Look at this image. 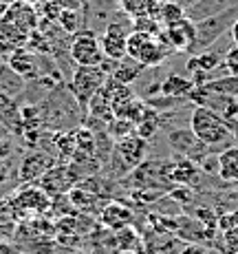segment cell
Segmentation results:
<instances>
[{"instance_id": "6da1fadb", "label": "cell", "mask_w": 238, "mask_h": 254, "mask_svg": "<svg viewBox=\"0 0 238 254\" xmlns=\"http://www.w3.org/2000/svg\"><path fill=\"white\" fill-rule=\"evenodd\" d=\"M42 113V128L51 133L62 130H75L82 126V120L86 117V111L77 104V100L71 95L66 84H57L47 95V100L40 104Z\"/></svg>"}, {"instance_id": "7a4b0ae2", "label": "cell", "mask_w": 238, "mask_h": 254, "mask_svg": "<svg viewBox=\"0 0 238 254\" xmlns=\"http://www.w3.org/2000/svg\"><path fill=\"white\" fill-rule=\"evenodd\" d=\"M126 49H128V58L137 60L145 69L163 64L174 53V49L166 42L163 33L161 36H150V33H143V31H130Z\"/></svg>"}, {"instance_id": "3957f363", "label": "cell", "mask_w": 238, "mask_h": 254, "mask_svg": "<svg viewBox=\"0 0 238 254\" xmlns=\"http://www.w3.org/2000/svg\"><path fill=\"white\" fill-rule=\"evenodd\" d=\"M190 130L198 137V141H203L210 148L225 146L232 139L227 122L205 106H194V111L190 113Z\"/></svg>"}, {"instance_id": "277c9868", "label": "cell", "mask_w": 238, "mask_h": 254, "mask_svg": "<svg viewBox=\"0 0 238 254\" xmlns=\"http://www.w3.org/2000/svg\"><path fill=\"white\" fill-rule=\"evenodd\" d=\"M108 73L99 66H75V71L71 73V80L64 82L66 89L71 91V95L77 100V104L86 111L89 102L93 100L95 93H99L104 89Z\"/></svg>"}, {"instance_id": "5b68a950", "label": "cell", "mask_w": 238, "mask_h": 254, "mask_svg": "<svg viewBox=\"0 0 238 254\" xmlns=\"http://www.w3.org/2000/svg\"><path fill=\"white\" fill-rule=\"evenodd\" d=\"M69 56L75 62V66H99L106 60L99 45V36L95 33V29L86 27L73 36L69 45Z\"/></svg>"}, {"instance_id": "8992f818", "label": "cell", "mask_w": 238, "mask_h": 254, "mask_svg": "<svg viewBox=\"0 0 238 254\" xmlns=\"http://www.w3.org/2000/svg\"><path fill=\"white\" fill-rule=\"evenodd\" d=\"M55 157L51 153L42 148H33V150H27L22 155L20 164H18V184L24 186V184H36L40 177H45L48 170L53 166H57Z\"/></svg>"}, {"instance_id": "52a82bcc", "label": "cell", "mask_w": 238, "mask_h": 254, "mask_svg": "<svg viewBox=\"0 0 238 254\" xmlns=\"http://www.w3.org/2000/svg\"><path fill=\"white\" fill-rule=\"evenodd\" d=\"M168 144L179 157H186L194 164H201L203 159L210 155V146H205L203 141L192 133L190 128H172L168 133Z\"/></svg>"}, {"instance_id": "ba28073f", "label": "cell", "mask_w": 238, "mask_h": 254, "mask_svg": "<svg viewBox=\"0 0 238 254\" xmlns=\"http://www.w3.org/2000/svg\"><path fill=\"white\" fill-rule=\"evenodd\" d=\"M230 11L221 13V16H210L196 24V42H194V47H192L194 51L196 53L207 51V49L212 47V42H214L216 38H221V33L225 31V29H232V24L236 20H230V18L234 16L238 9H234V13H230Z\"/></svg>"}, {"instance_id": "9c48e42d", "label": "cell", "mask_w": 238, "mask_h": 254, "mask_svg": "<svg viewBox=\"0 0 238 254\" xmlns=\"http://www.w3.org/2000/svg\"><path fill=\"white\" fill-rule=\"evenodd\" d=\"M36 184L40 186L51 199H55V197H64V194H69V190L77 184V177L73 175L69 164H57L48 170L45 177L38 179Z\"/></svg>"}, {"instance_id": "30bf717a", "label": "cell", "mask_w": 238, "mask_h": 254, "mask_svg": "<svg viewBox=\"0 0 238 254\" xmlns=\"http://www.w3.org/2000/svg\"><path fill=\"white\" fill-rule=\"evenodd\" d=\"M128 27H124V24L119 22H108L104 29V33L99 36V45H101V51H104V58L106 60H124L126 56H128V33L126 31Z\"/></svg>"}, {"instance_id": "8fae6325", "label": "cell", "mask_w": 238, "mask_h": 254, "mask_svg": "<svg viewBox=\"0 0 238 254\" xmlns=\"http://www.w3.org/2000/svg\"><path fill=\"white\" fill-rule=\"evenodd\" d=\"M11 201L16 212H45L47 206H51V197L38 184L20 186V190L11 194Z\"/></svg>"}, {"instance_id": "7c38bea8", "label": "cell", "mask_w": 238, "mask_h": 254, "mask_svg": "<svg viewBox=\"0 0 238 254\" xmlns=\"http://www.w3.org/2000/svg\"><path fill=\"white\" fill-rule=\"evenodd\" d=\"M40 58L38 53H33L31 49L22 47V49H16L13 53L7 56V66L11 69L16 75H20L24 82H33L38 77H42V69L38 66Z\"/></svg>"}, {"instance_id": "4fadbf2b", "label": "cell", "mask_w": 238, "mask_h": 254, "mask_svg": "<svg viewBox=\"0 0 238 254\" xmlns=\"http://www.w3.org/2000/svg\"><path fill=\"white\" fill-rule=\"evenodd\" d=\"M163 38L174 51H192L194 42H196V22L190 18H183V20L163 29Z\"/></svg>"}, {"instance_id": "5bb4252c", "label": "cell", "mask_w": 238, "mask_h": 254, "mask_svg": "<svg viewBox=\"0 0 238 254\" xmlns=\"http://www.w3.org/2000/svg\"><path fill=\"white\" fill-rule=\"evenodd\" d=\"M117 9L128 20L137 18H159L161 2L159 0H117Z\"/></svg>"}, {"instance_id": "9a60e30c", "label": "cell", "mask_w": 238, "mask_h": 254, "mask_svg": "<svg viewBox=\"0 0 238 254\" xmlns=\"http://www.w3.org/2000/svg\"><path fill=\"white\" fill-rule=\"evenodd\" d=\"M99 221L104 223L106 228H110V230H121V228L130 226V221H133V210L128 206H124V203L110 201L101 208Z\"/></svg>"}, {"instance_id": "2e32d148", "label": "cell", "mask_w": 238, "mask_h": 254, "mask_svg": "<svg viewBox=\"0 0 238 254\" xmlns=\"http://www.w3.org/2000/svg\"><path fill=\"white\" fill-rule=\"evenodd\" d=\"M4 20L13 22L16 27H20L22 31L31 33L36 31V24H38V11H33L31 4H24V2H9V11Z\"/></svg>"}, {"instance_id": "e0dca14e", "label": "cell", "mask_w": 238, "mask_h": 254, "mask_svg": "<svg viewBox=\"0 0 238 254\" xmlns=\"http://www.w3.org/2000/svg\"><path fill=\"white\" fill-rule=\"evenodd\" d=\"M218 177L225 184H238V144L221 150V155H218Z\"/></svg>"}, {"instance_id": "ac0fdd59", "label": "cell", "mask_w": 238, "mask_h": 254, "mask_svg": "<svg viewBox=\"0 0 238 254\" xmlns=\"http://www.w3.org/2000/svg\"><path fill=\"white\" fill-rule=\"evenodd\" d=\"M194 91V82L190 77L170 73L166 80H161V95L177 97V100H188V95Z\"/></svg>"}, {"instance_id": "d6986e66", "label": "cell", "mask_w": 238, "mask_h": 254, "mask_svg": "<svg viewBox=\"0 0 238 254\" xmlns=\"http://www.w3.org/2000/svg\"><path fill=\"white\" fill-rule=\"evenodd\" d=\"M145 66L143 64H139L137 60H133V58H128L126 56L124 60H119V62H115V69L110 71V77L113 80H117L121 82V84H133V82H137L139 80V75L143 73Z\"/></svg>"}, {"instance_id": "ffe728a7", "label": "cell", "mask_w": 238, "mask_h": 254, "mask_svg": "<svg viewBox=\"0 0 238 254\" xmlns=\"http://www.w3.org/2000/svg\"><path fill=\"white\" fill-rule=\"evenodd\" d=\"M86 9H62L60 18H57V27L66 33V36H75L77 31L86 29Z\"/></svg>"}, {"instance_id": "44dd1931", "label": "cell", "mask_w": 238, "mask_h": 254, "mask_svg": "<svg viewBox=\"0 0 238 254\" xmlns=\"http://www.w3.org/2000/svg\"><path fill=\"white\" fill-rule=\"evenodd\" d=\"M223 58L218 51H201L196 53V56H192L190 60H188V71H203V73H212L216 71L218 66L223 64Z\"/></svg>"}, {"instance_id": "7402d4cb", "label": "cell", "mask_w": 238, "mask_h": 254, "mask_svg": "<svg viewBox=\"0 0 238 254\" xmlns=\"http://www.w3.org/2000/svg\"><path fill=\"white\" fill-rule=\"evenodd\" d=\"M86 113L91 117H95V120L104 122V124H110V122L115 120V111H113V106H110V100L106 97L104 91L95 93L93 100H91L89 106H86Z\"/></svg>"}, {"instance_id": "603a6c76", "label": "cell", "mask_w": 238, "mask_h": 254, "mask_svg": "<svg viewBox=\"0 0 238 254\" xmlns=\"http://www.w3.org/2000/svg\"><path fill=\"white\" fill-rule=\"evenodd\" d=\"M174 234H179L181 239H186V241H190V243H196V241H201V239L210 237L205 228H203L196 219H190V217L177 219V232Z\"/></svg>"}, {"instance_id": "cb8c5ba5", "label": "cell", "mask_w": 238, "mask_h": 254, "mask_svg": "<svg viewBox=\"0 0 238 254\" xmlns=\"http://www.w3.org/2000/svg\"><path fill=\"white\" fill-rule=\"evenodd\" d=\"M186 16V9L179 0H172V2H161V9H159V22L163 24V29L170 27V24L183 20Z\"/></svg>"}, {"instance_id": "d4e9b609", "label": "cell", "mask_w": 238, "mask_h": 254, "mask_svg": "<svg viewBox=\"0 0 238 254\" xmlns=\"http://www.w3.org/2000/svg\"><path fill=\"white\" fill-rule=\"evenodd\" d=\"M106 130H108V135L113 137V141H119V139L135 133V124L130 120H124V117H115V120L106 126Z\"/></svg>"}, {"instance_id": "484cf974", "label": "cell", "mask_w": 238, "mask_h": 254, "mask_svg": "<svg viewBox=\"0 0 238 254\" xmlns=\"http://www.w3.org/2000/svg\"><path fill=\"white\" fill-rule=\"evenodd\" d=\"M18 184V166H13V157L11 159H0V188L9 184Z\"/></svg>"}, {"instance_id": "4316f807", "label": "cell", "mask_w": 238, "mask_h": 254, "mask_svg": "<svg viewBox=\"0 0 238 254\" xmlns=\"http://www.w3.org/2000/svg\"><path fill=\"white\" fill-rule=\"evenodd\" d=\"M168 197L172 199V201L181 203V206H188L194 199V190H192V186H174L168 192Z\"/></svg>"}, {"instance_id": "83f0119b", "label": "cell", "mask_w": 238, "mask_h": 254, "mask_svg": "<svg viewBox=\"0 0 238 254\" xmlns=\"http://www.w3.org/2000/svg\"><path fill=\"white\" fill-rule=\"evenodd\" d=\"M223 66L230 71L232 77H238V45H232L225 51V58H223Z\"/></svg>"}, {"instance_id": "f1b7e54d", "label": "cell", "mask_w": 238, "mask_h": 254, "mask_svg": "<svg viewBox=\"0 0 238 254\" xmlns=\"http://www.w3.org/2000/svg\"><path fill=\"white\" fill-rule=\"evenodd\" d=\"M223 248L227 254H238V226L223 230Z\"/></svg>"}, {"instance_id": "f546056e", "label": "cell", "mask_w": 238, "mask_h": 254, "mask_svg": "<svg viewBox=\"0 0 238 254\" xmlns=\"http://www.w3.org/2000/svg\"><path fill=\"white\" fill-rule=\"evenodd\" d=\"M16 228L13 223H0V243H11L16 241Z\"/></svg>"}, {"instance_id": "4dcf8cb0", "label": "cell", "mask_w": 238, "mask_h": 254, "mask_svg": "<svg viewBox=\"0 0 238 254\" xmlns=\"http://www.w3.org/2000/svg\"><path fill=\"white\" fill-rule=\"evenodd\" d=\"M179 254H210V250L203 248V246H198V243H188Z\"/></svg>"}, {"instance_id": "1f68e13d", "label": "cell", "mask_w": 238, "mask_h": 254, "mask_svg": "<svg viewBox=\"0 0 238 254\" xmlns=\"http://www.w3.org/2000/svg\"><path fill=\"white\" fill-rule=\"evenodd\" d=\"M0 254H18L13 243H0Z\"/></svg>"}, {"instance_id": "d6a6232c", "label": "cell", "mask_w": 238, "mask_h": 254, "mask_svg": "<svg viewBox=\"0 0 238 254\" xmlns=\"http://www.w3.org/2000/svg\"><path fill=\"white\" fill-rule=\"evenodd\" d=\"M7 11H9V2H4V0H0V22L7 18Z\"/></svg>"}, {"instance_id": "836d02e7", "label": "cell", "mask_w": 238, "mask_h": 254, "mask_svg": "<svg viewBox=\"0 0 238 254\" xmlns=\"http://www.w3.org/2000/svg\"><path fill=\"white\" fill-rule=\"evenodd\" d=\"M230 33H232V40H234V45H238V18H236V22L232 24Z\"/></svg>"}, {"instance_id": "e575fe53", "label": "cell", "mask_w": 238, "mask_h": 254, "mask_svg": "<svg viewBox=\"0 0 238 254\" xmlns=\"http://www.w3.org/2000/svg\"><path fill=\"white\" fill-rule=\"evenodd\" d=\"M18 2H24V4H31V7H36V4H40L42 0H18Z\"/></svg>"}, {"instance_id": "d590c367", "label": "cell", "mask_w": 238, "mask_h": 254, "mask_svg": "<svg viewBox=\"0 0 238 254\" xmlns=\"http://www.w3.org/2000/svg\"><path fill=\"white\" fill-rule=\"evenodd\" d=\"M159 2H172V0H159Z\"/></svg>"}, {"instance_id": "8d00e7d4", "label": "cell", "mask_w": 238, "mask_h": 254, "mask_svg": "<svg viewBox=\"0 0 238 254\" xmlns=\"http://www.w3.org/2000/svg\"><path fill=\"white\" fill-rule=\"evenodd\" d=\"M84 2H86V4H89V2H91V0H84Z\"/></svg>"}, {"instance_id": "74e56055", "label": "cell", "mask_w": 238, "mask_h": 254, "mask_svg": "<svg viewBox=\"0 0 238 254\" xmlns=\"http://www.w3.org/2000/svg\"><path fill=\"white\" fill-rule=\"evenodd\" d=\"M236 120H238V113H236Z\"/></svg>"}, {"instance_id": "f35d334b", "label": "cell", "mask_w": 238, "mask_h": 254, "mask_svg": "<svg viewBox=\"0 0 238 254\" xmlns=\"http://www.w3.org/2000/svg\"><path fill=\"white\" fill-rule=\"evenodd\" d=\"M0 199H2V194H0Z\"/></svg>"}]
</instances>
